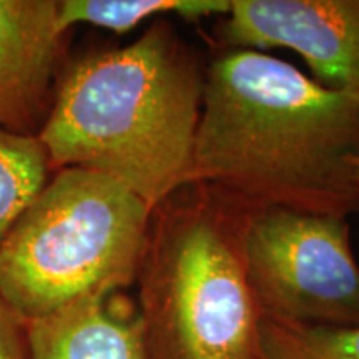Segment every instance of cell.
<instances>
[{
	"mask_svg": "<svg viewBox=\"0 0 359 359\" xmlns=\"http://www.w3.org/2000/svg\"><path fill=\"white\" fill-rule=\"evenodd\" d=\"M359 154V97L325 87L288 62L230 48L206 67L193 182L253 210L349 217Z\"/></svg>",
	"mask_w": 359,
	"mask_h": 359,
	"instance_id": "1",
	"label": "cell"
},
{
	"mask_svg": "<svg viewBox=\"0 0 359 359\" xmlns=\"http://www.w3.org/2000/svg\"><path fill=\"white\" fill-rule=\"evenodd\" d=\"M205 74L167 19L125 47L79 57L62 72L37 133L50 168L107 175L154 210L193 182Z\"/></svg>",
	"mask_w": 359,
	"mask_h": 359,
	"instance_id": "2",
	"label": "cell"
},
{
	"mask_svg": "<svg viewBox=\"0 0 359 359\" xmlns=\"http://www.w3.org/2000/svg\"><path fill=\"white\" fill-rule=\"evenodd\" d=\"M257 212L205 182L151 210L135 280L148 359H264L246 263Z\"/></svg>",
	"mask_w": 359,
	"mask_h": 359,
	"instance_id": "3",
	"label": "cell"
},
{
	"mask_svg": "<svg viewBox=\"0 0 359 359\" xmlns=\"http://www.w3.org/2000/svg\"><path fill=\"white\" fill-rule=\"evenodd\" d=\"M151 208L107 175L57 170L0 243V294L25 321L135 285Z\"/></svg>",
	"mask_w": 359,
	"mask_h": 359,
	"instance_id": "4",
	"label": "cell"
},
{
	"mask_svg": "<svg viewBox=\"0 0 359 359\" xmlns=\"http://www.w3.org/2000/svg\"><path fill=\"white\" fill-rule=\"evenodd\" d=\"M246 263L263 318L359 327V266L346 217L258 210L246 233Z\"/></svg>",
	"mask_w": 359,
	"mask_h": 359,
	"instance_id": "5",
	"label": "cell"
},
{
	"mask_svg": "<svg viewBox=\"0 0 359 359\" xmlns=\"http://www.w3.org/2000/svg\"><path fill=\"white\" fill-rule=\"evenodd\" d=\"M215 35L230 48H288L318 83L359 97V0H231Z\"/></svg>",
	"mask_w": 359,
	"mask_h": 359,
	"instance_id": "6",
	"label": "cell"
},
{
	"mask_svg": "<svg viewBox=\"0 0 359 359\" xmlns=\"http://www.w3.org/2000/svg\"><path fill=\"white\" fill-rule=\"evenodd\" d=\"M67 34L55 0H0V130L39 133Z\"/></svg>",
	"mask_w": 359,
	"mask_h": 359,
	"instance_id": "7",
	"label": "cell"
},
{
	"mask_svg": "<svg viewBox=\"0 0 359 359\" xmlns=\"http://www.w3.org/2000/svg\"><path fill=\"white\" fill-rule=\"evenodd\" d=\"M27 359H148L137 304L111 293L27 321Z\"/></svg>",
	"mask_w": 359,
	"mask_h": 359,
	"instance_id": "8",
	"label": "cell"
},
{
	"mask_svg": "<svg viewBox=\"0 0 359 359\" xmlns=\"http://www.w3.org/2000/svg\"><path fill=\"white\" fill-rule=\"evenodd\" d=\"M231 0H62L58 2V25L69 32L77 24H90L127 34L148 19L178 15L196 22L205 17L226 15Z\"/></svg>",
	"mask_w": 359,
	"mask_h": 359,
	"instance_id": "9",
	"label": "cell"
},
{
	"mask_svg": "<svg viewBox=\"0 0 359 359\" xmlns=\"http://www.w3.org/2000/svg\"><path fill=\"white\" fill-rule=\"evenodd\" d=\"M50 170L37 135L0 130V243L48 182Z\"/></svg>",
	"mask_w": 359,
	"mask_h": 359,
	"instance_id": "10",
	"label": "cell"
},
{
	"mask_svg": "<svg viewBox=\"0 0 359 359\" xmlns=\"http://www.w3.org/2000/svg\"><path fill=\"white\" fill-rule=\"evenodd\" d=\"M264 359H359V327L303 326L263 318Z\"/></svg>",
	"mask_w": 359,
	"mask_h": 359,
	"instance_id": "11",
	"label": "cell"
},
{
	"mask_svg": "<svg viewBox=\"0 0 359 359\" xmlns=\"http://www.w3.org/2000/svg\"><path fill=\"white\" fill-rule=\"evenodd\" d=\"M0 359H27V321L0 294Z\"/></svg>",
	"mask_w": 359,
	"mask_h": 359,
	"instance_id": "12",
	"label": "cell"
},
{
	"mask_svg": "<svg viewBox=\"0 0 359 359\" xmlns=\"http://www.w3.org/2000/svg\"><path fill=\"white\" fill-rule=\"evenodd\" d=\"M349 165H351L354 170V185H356V212L359 215V154L353 155L349 158Z\"/></svg>",
	"mask_w": 359,
	"mask_h": 359,
	"instance_id": "13",
	"label": "cell"
}]
</instances>
